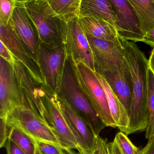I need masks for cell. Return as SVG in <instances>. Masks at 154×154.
Returning <instances> with one entry per match:
<instances>
[{
  "label": "cell",
  "instance_id": "d4e9b609",
  "mask_svg": "<svg viewBox=\"0 0 154 154\" xmlns=\"http://www.w3.org/2000/svg\"><path fill=\"white\" fill-rule=\"evenodd\" d=\"M114 141L117 144L123 154H137L140 150L123 132L118 133Z\"/></svg>",
  "mask_w": 154,
  "mask_h": 154
},
{
  "label": "cell",
  "instance_id": "44dd1931",
  "mask_svg": "<svg viewBox=\"0 0 154 154\" xmlns=\"http://www.w3.org/2000/svg\"><path fill=\"white\" fill-rule=\"evenodd\" d=\"M82 0H51L49 6L55 15L59 17L79 16Z\"/></svg>",
  "mask_w": 154,
  "mask_h": 154
},
{
  "label": "cell",
  "instance_id": "7a4b0ae2",
  "mask_svg": "<svg viewBox=\"0 0 154 154\" xmlns=\"http://www.w3.org/2000/svg\"><path fill=\"white\" fill-rule=\"evenodd\" d=\"M58 95L84 119L96 136L107 127L79 86L72 63L67 58Z\"/></svg>",
  "mask_w": 154,
  "mask_h": 154
},
{
  "label": "cell",
  "instance_id": "277c9868",
  "mask_svg": "<svg viewBox=\"0 0 154 154\" xmlns=\"http://www.w3.org/2000/svg\"><path fill=\"white\" fill-rule=\"evenodd\" d=\"M61 43L66 57L72 64L80 63L96 72L93 53L79 16L60 17Z\"/></svg>",
  "mask_w": 154,
  "mask_h": 154
},
{
  "label": "cell",
  "instance_id": "5b68a950",
  "mask_svg": "<svg viewBox=\"0 0 154 154\" xmlns=\"http://www.w3.org/2000/svg\"><path fill=\"white\" fill-rule=\"evenodd\" d=\"M20 5L34 25L41 44L51 48L62 45L60 17L54 14L48 3L29 1Z\"/></svg>",
  "mask_w": 154,
  "mask_h": 154
},
{
  "label": "cell",
  "instance_id": "ffe728a7",
  "mask_svg": "<svg viewBox=\"0 0 154 154\" xmlns=\"http://www.w3.org/2000/svg\"><path fill=\"white\" fill-rule=\"evenodd\" d=\"M136 13L145 35L154 27V0H127Z\"/></svg>",
  "mask_w": 154,
  "mask_h": 154
},
{
  "label": "cell",
  "instance_id": "8992f818",
  "mask_svg": "<svg viewBox=\"0 0 154 154\" xmlns=\"http://www.w3.org/2000/svg\"><path fill=\"white\" fill-rule=\"evenodd\" d=\"M12 66L15 72L23 106L38 114L48 125L55 129L51 116L48 110L46 92L42 85L37 83L25 67L17 60L15 59Z\"/></svg>",
  "mask_w": 154,
  "mask_h": 154
},
{
  "label": "cell",
  "instance_id": "ba28073f",
  "mask_svg": "<svg viewBox=\"0 0 154 154\" xmlns=\"http://www.w3.org/2000/svg\"><path fill=\"white\" fill-rule=\"evenodd\" d=\"M38 57L40 69L45 82L43 87L51 93L58 95L67 58L63 46L51 48L40 43Z\"/></svg>",
  "mask_w": 154,
  "mask_h": 154
},
{
  "label": "cell",
  "instance_id": "9c48e42d",
  "mask_svg": "<svg viewBox=\"0 0 154 154\" xmlns=\"http://www.w3.org/2000/svg\"><path fill=\"white\" fill-rule=\"evenodd\" d=\"M86 35L95 61L96 72L102 73L117 66L125 60L124 39L108 41Z\"/></svg>",
  "mask_w": 154,
  "mask_h": 154
},
{
  "label": "cell",
  "instance_id": "d6986e66",
  "mask_svg": "<svg viewBox=\"0 0 154 154\" xmlns=\"http://www.w3.org/2000/svg\"><path fill=\"white\" fill-rule=\"evenodd\" d=\"M86 15L102 18L116 28L117 19L108 0H82L79 16Z\"/></svg>",
  "mask_w": 154,
  "mask_h": 154
},
{
  "label": "cell",
  "instance_id": "1f68e13d",
  "mask_svg": "<svg viewBox=\"0 0 154 154\" xmlns=\"http://www.w3.org/2000/svg\"><path fill=\"white\" fill-rule=\"evenodd\" d=\"M143 42L154 48V27L145 35Z\"/></svg>",
  "mask_w": 154,
  "mask_h": 154
},
{
  "label": "cell",
  "instance_id": "9a60e30c",
  "mask_svg": "<svg viewBox=\"0 0 154 154\" xmlns=\"http://www.w3.org/2000/svg\"><path fill=\"white\" fill-rule=\"evenodd\" d=\"M99 74L120 100L129 117L133 98V79L126 59L123 63L112 69Z\"/></svg>",
  "mask_w": 154,
  "mask_h": 154
},
{
  "label": "cell",
  "instance_id": "f1b7e54d",
  "mask_svg": "<svg viewBox=\"0 0 154 154\" xmlns=\"http://www.w3.org/2000/svg\"><path fill=\"white\" fill-rule=\"evenodd\" d=\"M0 56L1 57L4 59L12 66L14 65L15 60V58L13 56L9 50L1 42H0Z\"/></svg>",
  "mask_w": 154,
  "mask_h": 154
},
{
  "label": "cell",
  "instance_id": "5bb4252c",
  "mask_svg": "<svg viewBox=\"0 0 154 154\" xmlns=\"http://www.w3.org/2000/svg\"><path fill=\"white\" fill-rule=\"evenodd\" d=\"M9 23L39 67L38 52L40 42L37 31L23 5L16 4Z\"/></svg>",
  "mask_w": 154,
  "mask_h": 154
},
{
  "label": "cell",
  "instance_id": "ac0fdd59",
  "mask_svg": "<svg viewBox=\"0 0 154 154\" xmlns=\"http://www.w3.org/2000/svg\"><path fill=\"white\" fill-rule=\"evenodd\" d=\"M86 35L108 41H116L118 33L115 26L105 20L91 15L79 16Z\"/></svg>",
  "mask_w": 154,
  "mask_h": 154
},
{
  "label": "cell",
  "instance_id": "d590c367",
  "mask_svg": "<svg viewBox=\"0 0 154 154\" xmlns=\"http://www.w3.org/2000/svg\"><path fill=\"white\" fill-rule=\"evenodd\" d=\"M64 154H79L78 153L76 152L75 151H73V149H69V148H66V149H63Z\"/></svg>",
  "mask_w": 154,
  "mask_h": 154
},
{
  "label": "cell",
  "instance_id": "83f0119b",
  "mask_svg": "<svg viewBox=\"0 0 154 154\" xmlns=\"http://www.w3.org/2000/svg\"><path fill=\"white\" fill-rule=\"evenodd\" d=\"M11 128L7 125L4 120L1 119L0 121V147H4L5 143L9 140Z\"/></svg>",
  "mask_w": 154,
  "mask_h": 154
},
{
  "label": "cell",
  "instance_id": "603a6c76",
  "mask_svg": "<svg viewBox=\"0 0 154 154\" xmlns=\"http://www.w3.org/2000/svg\"><path fill=\"white\" fill-rule=\"evenodd\" d=\"M147 108L149 121L146 130V138L150 139L154 136V76L150 69L148 72Z\"/></svg>",
  "mask_w": 154,
  "mask_h": 154
},
{
  "label": "cell",
  "instance_id": "4dcf8cb0",
  "mask_svg": "<svg viewBox=\"0 0 154 154\" xmlns=\"http://www.w3.org/2000/svg\"><path fill=\"white\" fill-rule=\"evenodd\" d=\"M137 154H154V136L149 139L147 144Z\"/></svg>",
  "mask_w": 154,
  "mask_h": 154
},
{
  "label": "cell",
  "instance_id": "8d00e7d4",
  "mask_svg": "<svg viewBox=\"0 0 154 154\" xmlns=\"http://www.w3.org/2000/svg\"><path fill=\"white\" fill-rule=\"evenodd\" d=\"M37 154H40L39 152V150L38 149V153H37Z\"/></svg>",
  "mask_w": 154,
  "mask_h": 154
},
{
  "label": "cell",
  "instance_id": "e0dca14e",
  "mask_svg": "<svg viewBox=\"0 0 154 154\" xmlns=\"http://www.w3.org/2000/svg\"><path fill=\"white\" fill-rule=\"evenodd\" d=\"M94 73L104 89L109 111L117 128L126 134L130 124L127 111L103 76L96 71Z\"/></svg>",
  "mask_w": 154,
  "mask_h": 154
},
{
  "label": "cell",
  "instance_id": "4316f807",
  "mask_svg": "<svg viewBox=\"0 0 154 154\" xmlns=\"http://www.w3.org/2000/svg\"><path fill=\"white\" fill-rule=\"evenodd\" d=\"M36 145L41 154H64L63 149H59L49 144L37 143Z\"/></svg>",
  "mask_w": 154,
  "mask_h": 154
},
{
  "label": "cell",
  "instance_id": "2e32d148",
  "mask_svg": "<svg viewBox=\"0 0 154 154\" xmlns=\"http://www.w3.org/2000/svg\"><path fill=\"white\" fill-rule=\"evenodd\" d=\"M53 95L57 104L67 116L79 136L84 145L83 149L92 150L95 146L97 136L90 127L66 101L57 94Z\"/></svg>",
  "mask_w": 154,
  "mask_h": 154
},
{
  "label": "cell",
  "instance_id": "6da1fadb",
  "mask_svg": "<svg viewBox=\"0 0 154 154\" xmlns=\"http://www.w3.org/2000/svg\"><path fill=\"white\" fill-rule=\"evenodd\" d=\"M125 57L133 79V98L126 135L146 131L149 121L147 108L148 60L135 42L124 40Z\"/></svg>",
  "mask_w": 154,
  "mask_h": 154
},
{
  "label": "cell",
  "instance_id": "836d02e7",
  "mask_svg": "<svg viewBox=\"0 0 154 154\" xmlns=\"http://www.w3.org/2000/svg\"><path fill=\"white\" fill-rule=\"evenodd\" d=\"M112 154H123L117 144L115 141L110 143Z\"/></svg>",
  "mask_w": 154,
  "mask_h": 154
},
{
  "label": "cell",
  "instance_id": "7c38bea8",
  "mask_svg": "<svg viewBox=\"0 0 154 154\" xmlns=\"http://www.w3.org/2000/svg\"><path fill=\"white\" fill-rule=\"evenodd\" d=\"M0 42L9 50L15 59L20 62L34 80L44 86L45 82L41 71L29 51L19 39L10 23H0Z\"/></svg>",
  "mask_w": 154,
  "mask_h": 154
},
{
  "label": "cell",
  "instance_id": "52a82bcc",
  "mask_svg": "<svg viewBox=\"0 0 154 154\" xmlns=\"http://www.w3.org/2000/svg\"><path fill=\"white\" fill-rule=\"evenodd\" d=\"M72 66L79 86L100 119L107 127L117 128L110 114L104 89L94 71L83 63L72 64Z\"/></svg>",
  "mask_w": 154,
  "mask_h": 154
},
{
  "label": "cell",
  "instance_id": "f546056e",
  "mask_svg": "<svg viewBox=\"0 0 154 154\" xmlns=\"http://www.w3.org/2000/svg\"><path fill=\"white\" fill-rule=\"evenodd\" d=\"M6 154H25L12 141L9 139L4 146Z\"/></svg>",
  "mask_w": 154,
  "mask_h": 154
},
{
  "label": "cell",
  "instance_id": "e575fe53",
  "mask_svg": "<svg viewBox=\"0 0 154 154\" xmlns=\"http://www.w3.org/2000/svg\"><path fill=\"white\" fill-rule=\"evenodd\" d=\"M16 4H21L23 3L24 2H27L29 1H33L36 2H49L51 0H14Z\"/></svg>",
  "mask_w": 154,
  "mask_h": 154
},
{
  "label": "cell",
  "instance_id": "30bf717a",
  "mask_svg": "<svg viewBox=\"0 0 154 154\" xmlns=\"http://www.w3.org/2000/svg\"><path fill=\"white\" fill-rule=\"evenodd\" d=\"M117 19L118 36L126 40L143 42L145 34L136 13L127 0H108Z\"/></svg>",
  "mask_w": 154,
  "mask_h": 154
},
{
  "label": "cell",
  "instance_id": "484cf974",
  "mask_svg": "<svg viewBox=\"0 0 154 154\" xmlns=\"http://www.w3.org/2000/svg\"><path fill=\"white\" fill-rule=\"evenodd\" d=\"M16 6L14 0H0V23H9Z\"/></svg>",
  "mask_w": 154,
  "mask_h": 154
},
{
  "label": "cell",
  "instance_id": "3957f363",
  "mask_svg": "<svg viewBox=\"0 0 154 154\" xmlns=\"http://www.w3.org/2000/svg\"><path fill=\"white\" fill-rule=\"evenodd\" d=\"M5 121L9 127L25 134L36 143H46L60 149L67 148L61 142L56 130L25 106L17 107L10 111Z\"/></svg>",
  "mask_w": 154,
  "mask_h": 154
},
{
  "label": "cell",
  "instance_id": "74e56055",
  "mask_svg": "<svg viewBox=\"0 0 154 154\" xmlns=\"http://www.w3.org/2000/svg\"><path fill=\"white\" fill-rule=\"evenodd\" d=\"M40 154H41L40 153Z\"/></svg>",
  "mask_w": 154,
  "mask_h": 154
},
{
  "label": "cell",
  "instance_id": "8fae6325",
  "mask_svg": "<svg viewBox=\"0 0 154 154\" xmlns=\"http://www.w3.org/2000/svg\"><path fill=\"white\" fill-rule=\"evenodd\" d=\"M23 106L15 72L12 66L0 59V119L5 121L14 109Z\"/></svg>",
  "mask_w": 154,
  "mask_h": 154
},
{
  "label": "cell",
  "instance_id": "d6a6232c",
  "mask_svg": "<svg viewBox=\"0 0 154 154\" xmlns=\"http://www.w3.org/2000/svg\"><path fill=\"white\" fill-rule=\"evenodd\" d=\"M148 66L149 69L154 76V48H153L148 59Z\"/></svg>",
  "mask_w": 154,
  "mask_h": 154
},
{
  "label": "cell",
  "instance_id": "4fadbf2b",
  "mask_svg": "<svg viewBox=\"0 0 154 154\" xmlns=\"http://www.w3.org/2000/svg\"><path fill=\"white\" fill-rule=\"evenodd\" d=\"M46 94L48 110L51 116L54 128L61 142L67 148L77 149L84 148L79 136L70 121L55 100L53 94L43 87Z\"/></svg>",
  "mask_w": 154,
  "mask_h": 154
},
{
  "label": "cell",
  "instance_id": "cb8c5ba5",
  "mask_svg": "<svg viewBox=\"0 0 154 154\" xmlns=\"http://www.w3.org/2000/svg\"><path fill=\"white\" fill-rule=\"evenodd\" d=\"M77 150L79 154H112L110 143L99 135L96 137V143L92 150H86L79 147Z\"/></svg>",
  "mask_w": 154,
  "mask_h": 154
},
{
  "label": "cell",
  "instance_id": "7402d4cb",
  "mask_svg": "<svg viewBox=\"0 0 154 154\" xmlns=\"http://www.w3.org/2000/svg\"><path fill=\"white\" fill-rule=\"evenodd\" d=\"M9 139L14 142L25 154H37L38 153L36 143L15 128H11Z\"/></svg>",
  "mask_w": 154,
  "mask_h": 154
}]
</instances>
